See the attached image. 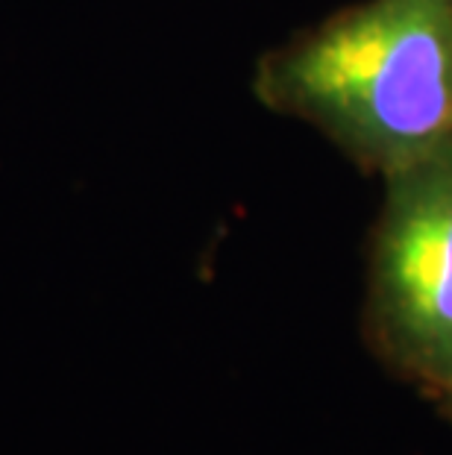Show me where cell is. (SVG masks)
I'll use <instances>...</instances> for the list:
<instances>
[{"instance_id":"2","label":"cell","mask_w":452,"mask_h":455,"mask_svg":"<svg viewBox=\"0 0 452 455\" xmlns=\"http://www.w3.org/2000/svg\"><path fill=\"white\" fill-rule=\"evenodd\" d=\"M370 312L385 355L432 394L452 391V144L393 173Z\"/></svg>"},{"instance_id":"3","label":"cell","mask_w":452,"mask_h":455,"mask_svg":"<svg viewBox=\"0 0 452 455\" xmlns=\"http://www.w3.org/2000/svg\"><path fill=\"white\" fill-rule=\"evenodd\" d=\"M440 400H444V403H447V409H449V414H452V391H447L444 396H440Z\"/></svg>"},{"instance_id":"1","label":"cell","mask_w":452,"mask_h":455,"mask_svg":"<svg viewBox=\"0 0 452 455\" xmlns=\"http://www.w3.org/2000/svg\"><path fill=\"white\" fill-rule=\"evenodd\" d=\"M262 94L397 173L452 139V0H373L276 53Z\"/></svg>"}]
</instances>
